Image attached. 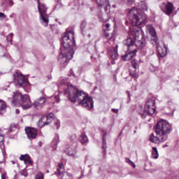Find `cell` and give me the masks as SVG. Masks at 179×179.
Wrapping results in <instances>:
<instances>
[{
  "instance_id": "f546056e",
  "label": "cell",
  "mask_w": 179,
  "mask_h": 179,
  "mask_svg": "<svg viewBox=\"0 0 179 179\" xmlns=\"http://www.w3.org/2000/svg\"><path fill=\"white\" fill-rule=\"evenodd\" d=\"M43 178H44V175H43V174L41 172H39L36 175V176L35 177L36 179H43Z\"/></svg>"
},
{
  "instance_id": "484cf974",
  "label": "cell",
  "mask_w": 179,
  "mask_h": 179,
  "mask_svg": "<svg viewBox=\"0 0 179 179\" xmlns=\"http://www.w3.org/2000/svg\"><path fill=\"white\" fill-rule=\"evenodd\" d=\"M79 140L82 144H85L86 143H87L88 138L84 133H82L79 138Z\"/></svg>"
},
{
  "instance_id": "7c38bea8",
  "label": "cell",
  "mask_w": 179,
  "mask_h": 179,
  "mask_svg": "<svg viewBox=\"0 0 179 179\" xmlns=\"http://www.w3.org/2000/svg\"><path fill=\"white\" fill-rule=\"evenodd\" d=\"M68 52L62 53L60 54L58 57L59 62L61 64H65L67 63L68 62L69 60L71 59L73 55V51L72 49H68Z\"/></svg>"
},
{
  "instance_id": "4316f807",
  "label": "cell",
  "mask_w": 179,
  "mask_h": 179,
  "mask_svg": "<svg viewBox=\"0 0 179 179\" xmlns=\"http://www.w3.org/2000/svg\"><path fill=\"white\" fill-rule=\"evenodd\" d=\"M96 1L99 6L101 7H105L108 3L107 0H96Z\"/></svg>"
},
{
  "instance_id": "ffe728a7",
  "label": "cell",
  "mask_w": 179,
  "mask_h": 179,
  "mask_svg": "<svg viewBox=\"0 0 179 179\" xmlns=\"http://www.w3.org/2000/svg\"><path fill=\"white\" fill-rule=\"evenodd\" d=\"M135 4L138 6V7L142 9H143L147 10V6L146 3V0H135Z\"/></svg>"
},
{
  "instance_id": "1f68e13d",
  "label": "cell",
  "mask_w": 179,
  "mask_h": 179,
  "mask_svg": "<svg viewBox=\"0 0 179 179\" xmlns=\"http://www.w3.org/2000/svg\"><path fill=\"white\" fill-rule=\"evenodd\" d=\"M105 135H105L104 137H103V143H105V144H104V146H103V149H104V150H106V140H105L106 138H105Z\"/></svg>"
},
{
  "instance_id": "52a82bcc",
  "label": "cell",
  "mask_w": 179,
  "mask_h": 179,
  "mask_svg": "<svg viewBox=\"0 0 179 179\" xmlns=\"http://www.w3.org/2000/svg\"><path fill=\"white\" fill-rule=\"evenodd\" d=\"M146 44V39L143 30L138 28L135 33V44L138 48H143Z\"/></svg>"
},
{
  "instance_id": "3957f363",
  "label": "cell",
  "mask_w": 179,
  "mask_h": 179,
  "mask_svg": "<svg viewBox=\"0 0 179 179\" xmlns=\"http://www.w3.org/2000/svg\"><path fill=\"white\" fill-rule=\"evenodd\" d=\"M128 17L129 20L133 25H140L145 22L146 20V15L141 9L133 7L129 12Z\"/></svg>"
},
{
  "instance_id": "4dcf8cb0",
  "label": "cell",
  "mask_w": 179,
  "mask_h": 179,
  "mask_svg": "<svg viewBox=\"0 0 179 179\" xmlns=\"http://www.w3.org/2000/svg\"><path fill=\"white\" fill-rule=\"evenodd\" d=\"M4 135L2 131L0 130V143H3V141H4Z\"/></svg>"
},
{
  "instance_id": "2e32d148",
  "label": "cell",
  "mask_w": 179,
  "mask_h": 179,
  "mask_svg": "<svg viewBox=\"0 0 179 179\" xmlns=\"http://www.w3.org/2000/svg\"><path fill=\"white\" fill-rule=\"evenodd\" d=\"M39 12L41 14L43 20L45 22H48V16H47V12H46L47 8H46V7L44 5V4H39Z\"/></svg>"
},
{
  "instance_id": "83f0119b",
  "label": "cell",
  "mask_w": 179,
  "mask_h": 179,
  "mask_svg": "<svg viewBox=\"0 0 179 179\" xmlns=\"http://www.w3.org/2000/svg\"><path fill=\"white\" fill-rule=\"evenodd\" d=\"M158 151L156 150V148H152V158H158Z\"/></svg>"
},
{
  "instance_id": "ac0fdd59",
  "label": "cell",
  "mask_w": 179,
  "mask_h": 179,
  "mask_svg": "<svg viewBox=\"0 0 179 179\" xmlns=\"http://www.w3.org/2000/svg\"><path fill=\"white\" fill-rule=\"evenodd\" d=\"M138 67H139V64L138 63L137 60H133V61L131 62V66L129 68V71L130 73L132 75H135V73H136L137 70L138 69Z\"/></svg>"
},
{
  "instance_id": "cb8c5ba5",
  "label": "cell",
  "mask_w": 179,
  "mask_h": 179,
  "mask_svg": "<svg viewBox=\"0 0 179 179\" xmlns=\"http://www.w3.org/2000/svg\"><path fill=\"white\" fill-rule=\"evenodd\" d=\"M150 140L151 142H152V143H156V144L159 143H160L161 142V140L159 139L158 137H155V136L154 135V134H152L151 136H150Z\"/></svg>"
},
{
  "instance_id": "4fadbf2b",
  "label": "cell",
  "mask_w": 179,
  "mask_h": 179,
  "mask_svg": "<svg viewBox=\"0 0 179 179\" xmlns=\"http://www.w3.org/2000/svg\"><path fill=\"white\" fill-rule=\"evenodd\" d=\"M145 109L148 115H154L156 110L155 101L152 99L149 100L145 105Z\"/></svg>"
},
{
  "instance_id": "603a6c76",
  "label": "cell",
  "mask_w": 179,
  "mask_h": 179,
  "mask_svg": "<svg viewBox=\"0 0 179 179\" xmlns=\"http://www.w3.org/2000/svg\"><path fill=\"white\" fill-rule=\"evenodd\" d=\"M7 108V104L4 101L2 100H0V114L2 115L5 112Z\"/></svg>"
},
{
  "instance_id": "7a4b0ae2",
  "label": "cell",
  "mask_w": 179,
  "mask_h": 179,
  "mask_svg": "<svg viewBox=\"0 0 179 179\" xmlns=\"http://www.w3.org/2000/svg\"><path fill=\"white\" fill-rule=\"evenodd\" d=\"M12 103L15 106L22 107L24 109H28L32 106L29 96L28 95H22L18 92L14 94Z\"/></svg>"
},
{
  "instance_id": "d4e9b609",
  "label": "cell",
  "mask_w": 179,
  "mask_h": 179,
  "mask_svg": "<svg viewBox=\"0 0 179 179\" xmlns=\"http://www.w3.org/2000/svg\"><path fill=\"white\" fill-rule=\"evenodd\" d=\"M64 172V166L63 163L60 164L57 168V173L58 175H62Z\"/></svg>"
},
{
  "instance_id": "8fae6325",
  "label": "cell",
  "mask_w": 179,
  "mask_h": 179,
  "mask_svg": "<svg viewBox=\"0 0 179 179\" xmlns=\"http://www.w3.org/2000/svg\"><path fill=\"white\" fill-rule=\"evenodd\" d=\"M54 119L55 116L53 114H49L48 115H44L39 119L37 125L39 128H42L46 125L51 124Z\"/></svg>"
},
{
  "instance_id": "277c9868",
  "label": "cell",
  "mask_w": 179,
  "mask_h": 179,
  "mask_svg": "<svg viewBox=\"0 0 179 179\" xmlns=\"http://www.w3.org/2000/svg\"><path fill=\"white\" fill-rule=\"evenodd\" d=\"M116 28V22L114 17L108 18L103 23V29L105 36L107 39H110L113 36Z\"/></svg>"
},
{
  "instance_id": "7402d4cb",
  "label": "cell",
  "mask_w": 179,
  "mask_h": 179,
  "mask_svg": "<svg viewBox=\"0 0 179 179\" xmlns=\"http://www.w3.org/2000/svg\"><path fill=\"white\" fill-rule=\"evenodd\" d=\"M174 10V6L172 4V3L170 2L167 3L165 6V12L168 14H170L172 13Z\"/></svg>"
},
{
  "instance_id": "e0dca14e",
  "label": "cell",
  "mask_w": 179,
  "mask_h": 179,
  "mask_svg": "<svg viewBox=\"0 0 179 179\" xmlns=\"http://www.w3.org/2000/svg\"><path fill=\"white\" fill-rule=\"evenodd\" d=\"M45 102H46V99L43 97H41L40 98L37 99L36 100H35L34 103L35 108H36L37 109H41L44 106Z\"/></svg>"
},
{
  "instance_id": "6da1fadb",
  "label": "cell",
  "mask_w": 179,
  "mask_h": 179,
  "mask_svg": "<svg viewBox=\"0 0 179 179\" xmlns=\"http://www.w3.org/2000/svg\"><path fill=\"white\" fill-rule=\"evenodd\" d=\"M171 130V126L167 121L164 120H160L155 127V131L161 142H163L164 140L163 138L164 139L167 138V135L169 134Z\"/></svg>"
},
{
  "instance_id": "ba28073f",
  "label": "cell",
  "mask_w": 179,
  "mask_h": 179,
  "mask_svg": "<svg viewBox=\"0 0 179 179\" xmlns=\"http://www.w3.org/2000/svg\"><path fill=\"white\" fill-rule=\"evenodd\" d=\"M63 44L66 49H70L74 44V36L73 32H67L63 37Z\"/></svg>"
},
{
  "instance_id": "f1b7e54d",
  "label": "cell",
  "mask_w": 179,
  "mask_h": 179,
  "mask_svg": "<svg viewBox=\"0 0 179 179\" xmlns=\"http://www.w3.org/2000/svg\"><path fill=\"white\" fill-rule=\"evenodd\" d=\"M126 44L127 45H128V46H131V45H133V41H132V39L129 38V39H127Z\"/></svg>"
},
{
  "instance_id": "5bb4252c",
  "label": "cell",
  "mask_w": 179,
  "mask_h": 179,
  "mask_svg": "<svg viewBox=\"0 0 179 179\" xmlns=\"http://www.w3.org/2000/svg\"><path fill=\"white\" fill-rule=\"evenodd\" d=\"M157 50L159 55H160L161 57H164L165 55H167V50L165 44H164L163 41H159L157 45Z\"/></svg>"
},
{
  "instance_id": "d6a6232c",
  "label": "cell",
  "mask_w": 179,
  "mask_h": 179,
  "mask_svg": "<svg viewBox=\"0 0 179 179\" xmlns=\"http://www.w3.org/2000/svg\"><path fill=\"white\" fill-rule=\"evenodd\" d=\"M4 14H3L2 13H0V17H4Z\"/></svg>"
},
{
  "instance_id": "30bf717a",
  "label": "cell",
  "mask_w": 179,
  "mask_h": 179,
  "mask_svg": "<svg viewBox=\"0 0 179 179\" xmlns=\"http://www.w3.org/2000/svg\"><path fill=\"white\" fill-rule=\"evenodd\" d=\"M147 37L148 41L152 45H155L158 41V37L156 31L151 25H148L146 28Z\"/></svg>"
},
{
  "instance_id": "d6986e66",
  "label": "cell",
  "mask_w": 179,
  "mask_h": 179,
  "mask_svg": "<svg viewBox=\"0 0 179 179\" xmlns=\"http://www.w3.org/2000/svg\"><path fill=\"white\" fill-rule=\"evenodd\" d=\"M20 160L24 161V162L26 165H32L33 161L32 160L31 158V157L29 156L28 154H25V155H22L20 157Z\"/></svg>"
},
{
  "instance_id": "9c48e42d",
  "label": "cell",
  "mask_w": 179,
  "mask_h": 179,
  "mask_svg": "<svg viewBox=\"0 0 179 179\" xmlns=\"http://www.w3.org/2000/svg\"><path fill=\"white\" fill-rule=\"evenodd\" d=\"M65 92L69 100L73 103H76L79 92L78 89L72 85H69L67 87Z\"/></svg>"
},
{
  "instance_id": "8992f818",
  "label": "cell",
  "mask_w": 179,
  "mask_h": 179,
  "mask_svg": "<svg viewBox=\"0 0 179 179\" xmlns=\"http://www.w3.org/2000/svg\"><path fill=\"white\" fill-rule=\"evenodd\" d=\"M14 82L16 85L22 87L25 90H29L30 89V83L26 76L23 75L20 71H17L14 74Z\"/></svg>"
},
{
  "instance_id": "5b68a950",
  "label": "cell",
  "mask_w": 179,
  "mask_h": 179,
  "mask_svg": "<svg viewBox=\"0 0 179 179\" xmlns=\"http://www.w3.org/2000/svg\"><path fill=\"white\" fill-rule=\"evenodd\" d=\"M77 101L84 108L90 110L93 108L94 102L92 99L84 92L79 91Z\"/></svg>"
},
{
  "instance_id": "9a60e30c",
  "label": "cell",
  "mask_w": 179,
  "mask_h": 179,
  "mask_svg": "<svg viewBox=\"0 0 179 179\" xmlns=\"http://www.w3.org/2000/svg\"><path fill=\"white\" fill-rule=\"evenodd\" d=\"M25 132L28 138L30 139H34L38 135V131L36 129L33 127H26Z\"/></svg>"
},
{
  "instance_id": "44dd1931",
  "label": "cell",
  "mask_w": 179,
  "mask_h": 179,
  "mask_svg": "<svg viewBox=\"0 0 179 179\" xmlns=\"http://www.w3.org/2000/svg\"><path fill=\"white\" fill-rule=\"evenodd\" d=\"M136 53H137V50H135V51H132V52L127 54L126 55H125L123 58L125 61H129V60H132L135 56Z\"/></svg>"
}]
</instances>
